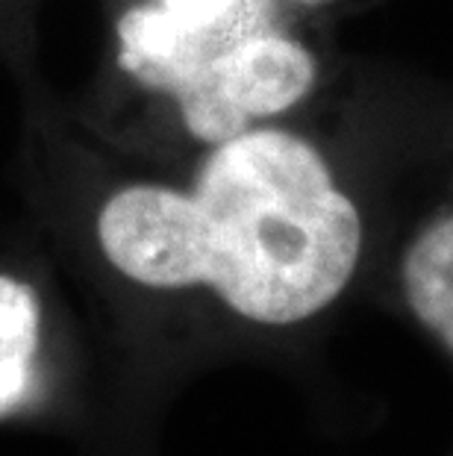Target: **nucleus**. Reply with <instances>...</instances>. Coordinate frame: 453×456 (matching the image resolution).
I'll use <instances>...</instances> for the list:
<instances>
[{
    "label": "nucleus",
    "mask_w": 453,
    "mask_h": 456,
    "mask_svg": "<svg viewBox=\"0 0 453 456\" xmlns=\"http://www.w3.org/2000/svg\"><path fill=\"white\" fill-rule=\"evenodd\" d=\"M98 245L153 292H200L263 330L321 318L368 254L362 207L321 148L283 124L209 144L189 186L130 183L98 212Z\"/></svg>",
    "instance_id": "obj_1"
},
{
    "label": "nucleus",
    "mask_w": 453,
    "mask_h": 456,
    "mask_svg": "<svg viewBox=\"0 0 453 456\" xmlns=\"http://www.w3.org/2000/svg\"><path fill=\"white\" fill-rule=\"evenodd\" d=\"M286 0L206 33L174 30L148 0L115 24L118 65L144 89L166 94L204 148L295 112L321 80L312 45L283 21Z\"/></svg>",
    "instance_id": "obj_2"
},
{
    "label": "nucleus",
    "mask_w": 453,
    "mask_h": 456,
    "mask_svg": "<svg viewBox=\"0 0 453 456\" xmlns=\"http://www.w3.org/2000/svg\"><path fill=\"white\" fill-rule=\"evenodd\" d=\"M392 295L409 324L453 362V148L433 189L398 227Z\"/></svg>",
    "instance_id": "obj_3"
},
{
    "label": "nucleus",
    "mask_w": 453,
    "mask_h": 456,
    "mask_svg": "<svg viewBox=\"0 0 453 456\" xmlns=\"http://www.w3.org/2000/svg\"><path fill=\"white\" fill-rule=\"evenodd\" d=\"M42 342V309L21 280L0 274V415L30 395Z\"/></svg>",
    "instance_id": "obj_4"
},
{
    "label": "nucleus",
    "mask_w": 453,
    "mask_h": 456,
    "mask_svg": "<svg viewBox=\"0 0 453 456\" xmlns=\"http://www.w3.org/2000/svg\"><path fill=\"white\" fill-rule=\"evenodd\" d=\"M288 4H297V6H324V4H333V0H288Z\"/></svg>",
    "instance_id": "obj_5"
}]
</instances>
